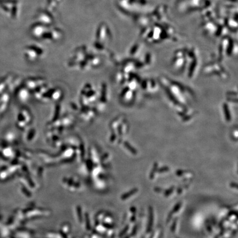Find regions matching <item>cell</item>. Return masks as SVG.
<instances>
[{"mask_svg":"<svg viewBox=\"0 0 238 238\" xmlns=\"http://www.w3.org/2000/svg\"><path fill=\"white\" fill-rule=\"evenodd\" d=\"M131 212H133V213H135L136 212V208L134 207H132L131 208Z\"/></svg>","mask_w":238,"mask_h":238,"instance_id":"obj_18","label":"cell"},{"mask_svg":"<svg viewBox=\"0 0 238 238\" xmlns=\"http://www.w3.org/2000/svg\"><path fill=\"white\" fill-rule=\"evenodd\" d=\"M128 226H126L125 227V229L121 233V235H123V234H124L125 233L126 231H128Z\"/></svg>","mask_w":238,"mask_h":238,"instance_id":"obj_17","label":"cell"},{"mask_svg":"<svg viewBox=\"0 0 238 238\" xmlns=\"http://www.w3.org/2000/svg\"><path fill=\"white\" fill-rule=\"evenodd\" d=\"M124 8L128 15L136 18L139 15L145 12L150 7L149 0H125Z\"/></svg>","mask_w":238,"mask_h":238,"instance_id":"obj_3","label":"cell"},{"mask_svg":"<svg viewBox=\"0 0 238 238\" xmlns=\"http://www.w3.org/2000/svg\"><path fill=\"white\" fill-rule=\"evenodd\" d=\"M137 226L136 225L134 227L133 230H132V233H131V235L132 236H134L136 235V233H137Z\"/></svg>","mask_w":238,"mask_h":238,"instance_id":"obj_14","label":"cell"},{"mask_svg":"<svg viewBox=\"0 0 238 238\" xmlns=\"http://www.w3.org/2000/svg\"><path fill=\"white\" fill-rule=\"evenodd\" d=\"M174 186H172L171 187H170L169 189L166 190L164 192V195L166 197H168L169 196H170L172 194V192L174 191Z\"/></svg>","mask_w":238,"mask_h":238,"instance_id":"obj_10","label":"cell"},{"mask_svg":"<svg viewBox=\"0 0 238 238\" xmlns=\"http://www.w3.org/2000/svg\"><path fill=\"white\" fill-rule=\"evenodd\" d=\"M125 145L126 147L127 148V149H128L129 151L132 153H133L134 154H136L137 153V152L136 151V150L133 147H132V146H131V145L129 143H126Z\"/></svg>","mask_w":238,"mask_h":238,"instance_id":"obj_7","label":"cell"},{"mask_svg":"<svg viewBox=\"0 0 238 238\" xmlns=\"http://www.w3.org/2000/svg\"><path fill=\"white\" fill-rule=\"evenodd\" d=\"M157 169H158V163H155L153 164V166L152 170H151V172L149 174V178L151 179H153L154 178L155 174H156V172H157Z\"/></svg>","mask_w":238,"mask_h":238,"instance_id":"obj_6","label":"cell"},{"mask_svg":"<svg viewBox=\"0 0 238 238\" xmlns=\"http://www.w3.org/2000/svg\"><path fill=\"white\" fill-rule=\"evenodd\" d=\"M153 224V212L152 207H149V218L147 228V233H149L152 231V227Z\"/></svg>","mask_w":238,"mask_h":238,"instance_id":"obj_4","label":"cell"},{"mask_svg":"<svg viewBox=\"0 0 238 238\" xmlns=\"http://www.w3.org/2000/svg\"><path fill=\"white\" fill-rule=\"evenodd\" d=\"M219 238V237H218V236H216V237H215V238Z\"/></svg>","mask_w":238,"mask_h":238,"instance_id":"obj_20","label":"cell"},{"mask_svg":"<svg viewBox=\"0 0 238 238\" xmlns=\"http://www.w3.org/2000/svg\"><path fill=\"white\" fill-rule=\"evenodd\" d=\"M181 202L178 203L176 205H175V206L174 207V208H173V209L172 211V212L173 213H175L178 212V210H180V208H181Z\"/></svg>","mask_w":238,"mask_h":238,"instance_id":"obj_9","label":"cell"},{"mask_svg":"<svg viewBox=\"0 0 238 238\" xmlns=\"http://www.w3.org/2000/svg\"><path fill=\"white\" fill-rule=\"evenodd\" d=\"M213 5L212 0H177L175 6L180 12L190 14L196 12L201 13Z\"/></svg>","mask_w":238,"mask_h":238,"instance_id":"obj_2","label":"cell"},{"mask_svg":"<svg viewBox=\"0 0 238 238\" xmlns=\"http://www.w3.org/2000/svg\"><path fill=\"white\" fill-rule=\"evenodd\" d=\"M137 192H138V189H137V188L133 189H132V190H131V191H130L128 192H127L126 193L124 194L122 196L121 198H122V199H127L128 197L131 196L133 195H134L135 193H136Z\"/></svg>","mask_w":238,"mask_h":238,"instance_id":"obj_5","label":"cell"},{"mask_svg":"<svg viewBox=\"0 0 238 238\" xmlns=\"http://www.w3.org/2000/svg\"><path fill=\"white\" fill-rule=\"evenodd\" d=\"M135 220H136V217H135V216H133L132 217V218H131V221L133 222H134Z\"/></svg>","mask_w":238,"mask_h":238,"instance_id":"obj_19","label":"cell"},{"mask_svg":"<svg viewBox=\"0 0 238 238\" xmlns=\"http://www.w3.org/2000/svg\"><path fill=\"white\" fill-rule=\"evenodd\" d=\"M173 214H174V213H173L172 211H170V212L169 213L168 216V217H167V219H166V222H167V223L170 222V221L171 220L172 217V215H173Z\"/></svg>","mask_w":238,"mask_h":238,"instance_id":"obj_13","label":"cell"},{"mask_svg":"<svg viewBox=\"0 0 238 238\" xmlns=\"http://www.w3.org/2000/svg\"><path fill=\"white\" fill-rule=\"evenodd\" d=\"M186 171L183 170H178L176 172V175H177L178 176H182L183 174H184L185 173H186Z\"/></svg>","mask_w":238,"mask_h":238,"instance_id":"obj_12","label":"cell"},{"mask_svg":"<svg viewBox=\"0 0 238 238\" xmlns=\"http://www.w3.org/2000/svg\"><path fill=\"white\" fill-rule=\"evenodd\" d=\"M154 191L157 192H161L163 191V189L162 188H160V187H156L154 188Z\"/></svg>","mask_w":238,"mask_h":238,"instance_id":"obj_15","label":"cell"},{"mask_svg":"<svg viewBox=\"0 0 238 238\" xmlns=\"http://www.w3.org/2000/svg\"><path fill=\"white\" fill-rule=\"evenodd\" d=\"M169 170V168L168 166H164L158 169H157V172L159 173H163L165 172H168Z\"/></svg>","mask_w":238,"mask_h":238,"instance_id":"obj_8","label":"cell"},{"mask_svg":"<svg viewBox=\"0 0 238 238\" xmlns=\"http://www.w3.org/2000/svg\"><path fill=\"white\" fill-rule=\"evenodd\" d=\"M231 187L235 188L236 189H237V188H238L237 184L235 183H231Z\"/></svg>","mask_w":238,"mask_h":238,"instance_id":"obj_16","label":"cell"},{"mask_svg":"<svg viewBox=\"0 0 238 238\" xmlns=\"http://www.w3.org/2000/svg\"><path fill=\"white\" fill-rule=\"evenodd\" d=\"M170 18L152 23L141 28L140 36L145 41L157 44L164 41L178 40L176 29Z\"/></svg>","mask_w":238,"mask_h":238,"instance_id":"obj_1","label":"cell"},{"mask_svg":"<svg viewBox=\"0 0 238 238\" xmlns=\"http://www.w3.org/2000/svg\"><path fill=\"white\" fill-rule=\"evenodd\" d=\"M177 220H178V219L177 218H175L174 219L172 224V226H171L170 229H171V231H172V232H174V231H175L176 227V224H177Z\"/></svg>","mask_w":238,"mask_h":238,"instance_id":"obj_11","label":"cell"}]
</instances>
